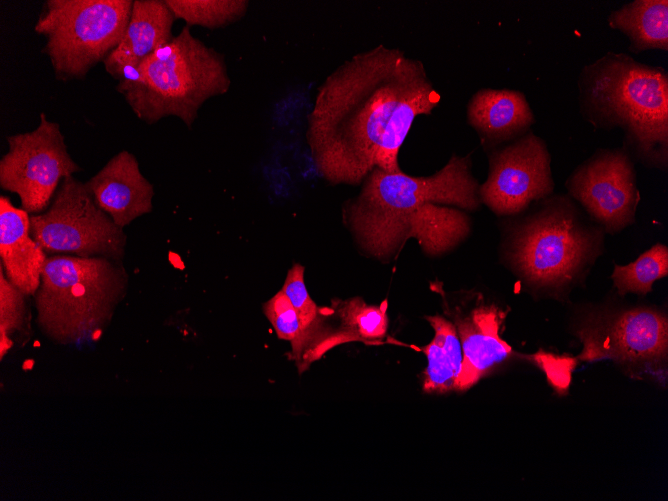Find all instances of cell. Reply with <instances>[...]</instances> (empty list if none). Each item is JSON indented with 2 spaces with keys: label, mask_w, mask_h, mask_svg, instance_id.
<instances>
[{
  "label": "cell",
  "mask_w": 668,
  "mask_h": 501,
  "mask_svg": "<svg viewBox=\"0 0 668 501\" xmlns=\"http://www.w3.org/2000/svg\"><path fill=\"white\" fill-rule=\"evenodd\" d=\"M440 96L421 61L382 44L326 77L308 115L314 164L332 184H358L375 168L402 172L400 148L414 120Z\"/></svg>",
  "instance_id": "cell-1"
},
{
  "label": "cell",
  "mask_w": 668,
  "mask_h": 501,
  "mask_svg": "<svg viewBox=\"0 0 668 501\" xmlns=\"http://www.w3.org/2000/svg\"><path fill=\"white\" fill-rule=\"evenodd\" d=\"M363 181L344 218L359 246L378 259L390 258L411 238L429 255L450 251L471 230L463 210L481 204L469 156L454 154L431 176L375 168Z\"/></svg>",
  "instance_id": "cell-2"
},
{
  "label": "cell",
  "mask_w": 668,
  "mask_h": 501,
  "mask_svg": "<svg viewBox=\"0 0 668 501\" xmlns=\"http://www.w3.org/2000/svg\"><path fill=\"white\" fill-rule=\"evenodd\" d=\"M582 117L595 128H620L625 150L644 164L668 162V74L663 67L608 52L581 70Z\"/></svg>",
  "instance_id": "cell-3"
},
{
  "label": "cell",
  "mask_w": 668,
  "mask_h": 501,
  "mask_svg": "<svg viewBox=\"0 0 668 501\" xmlns=\"http://www.w3.org/2000/svg\"><path fill=\"white\" fill-rule=\"evenodd\" d=\"M230 86L224 56L194 37L186 25L116 89L146 123L175 116L191 128L201 106Z\"/></svg>",
  "instance_id": "cell-4"
},
{
  "label": "cell",
  "mask_w": 668,
  "mask_h": 501,
  "mask_svg": "<svg viewBox=\"0 0 668 501\" xmlns=\"http://www.w3.org/2000/svg\"><path fill=\"white\" fill-rule=\"evenodd\" d=\"M127 280L122 261L48 255L36 291L37 323L60 343L98 340Z\"/></svg>",
  "instance_id": "cell-5"
},
{
  "label": "cell",
  "mask_w": 668,
  "mask_h": 501,
  "mask_svg": "<svg viewBox=\"0 0 668 501\" xmlns=\"http://www.w3.org/2000/svg\"><path fill=\"white\" fill-rule=\"evenodd\" d=\"M511 232L509 259L530 284H571L599 255L601 227L589 225L570 198L547 197Z\"/></svg>",
  "instance_id": "cell-6"
},
{
  "label": "cell",
  "mask_w": 668,
  "mask_h": 501,
  "mask_svg": "<svg viewBox=\"0 0 668 501\" xmlns=\"http://www.w3.org/2000/svg\"><path fill=\"white\" fill-rule=\"evenodd\" d=\"M131 0H47L35 24L60 80L81 79L118 46Z\"/></svg>",
  "instance_id": "cell-7"
},
{
  "label": "cell",
  "mask_w": 668,
  "mask_h": 501,
  "mask_svg": "<svg viewBox=\"0 0 668 501\" xmlns=\"http://www.w3.org/2000/svg\"><path fill=\"white\" fill-rule=\"evenodd\" d=\"M30 234L47 255L122 261L127 244L123 228L98 207L85 183L73 176L62 180L45 211L30 215Z\"/></svg>",
  "instance_id": "cell-8"
},
{
  "label": "cell",
  "mask_w": 668,
  "mask_h": 501,
  "mask_svg": "<svg viewBox=\"0 0 668 501\" xmlns=\"http://www.w3.org/2000/svg\"><path fill=\"white\" fill-rule=\"evenodd\" d=\"M7 142L9 150L0 160V186L17 194L29 214L45 211L62 180L80 170L59 124L42 113L34 130L9 136Z\"/></svg>",
  "instance_id": "cell-9"
},
{
  "label": "cell",
  "mask_w": 668,
  "mask_h": 501,
  "mask_svg": "<svg viewBox=\"0 0 668 501\" xmlns=\"http://www.w3.org/2000/svg\"><path fill=\"white\" fill-rule=\"evenodd\" d=\"M583 349L578 358L611 359L627 365L659 364L667 359L668 321L652 308H632L589 316L577 330Z\"/></svg>",
  "instance_id": "cell-10"
},
{
  "label": "cell",
  "mask_w": 668,
  "mask_h": 501,
  "mask_svg": "<svg viewBox=\"0 0 668 501\" xmlns=\"http://www.w3.org/2000/svg\"><path fill=\"white\" fill-rule=\"evenodd\" d=\"M551 157L542 138L528 131L492 153L479 197L499 216L517 215L554 190Z\"/></svg>",
  "instance_id": "cell-11"
},
{
  "label": "cell",
  "mask_w": 668,
  "mask_h": 501,
  "mask_svg": "<svg viewBox=\"0 0 668 501\" xmlns=\"http://www.w3.org/2000/svg\"><path fill=\"white\" fill-rule=\"evenodd\" d=\"M566 187L607 233L619 232L635 220L639 190L625 149L598 150L574 170Z\"/></svg>",
  "instance_id": "cell-12"
},
{
  "label": "cell",
  "mask_w": 668,
  "mask_h": 501,
  "mask_svg": "<svg viewBox=\"0 0 668 501\" xmlns=\"http://www.w3.org/2000/svg\"><path fill=\"white\" fill-rule=\"evenodd\" d=\"M85 186L94 202L121 228L152 211L154 190L136 157L123 150L113 156Z\"/></svg>",
  "instance_id": "cell-13"
},
{
  "label": "cell",
  "mask_w": 668,
  "mask_h": 501,
  "mask_svg": "<svg viewBox=\"0 0 668 501\" xmlns=\"http://www.w3.org/2000/svg\"><path fill=\"white\" fill-rule=\"evenodd\" d=\"M463 352V366L458 391L476 384L482 377L513 356L500 336L504 314L494 305L477 304L469 312L452 311Z\"/></svg>",
  "instance_id": "cell-14"
},
{
  "label": "cell",
  "mask_w": 668,
  "mask_h": 501,
  "mask_svg": "<svg viewBox=\"0 0 668 501\" xmlns=\"http://www.w3.org/2000/svg\"><path fill=\"white\" fill-rule=\"evenodd\" d=\"M175 18L165 0H135L125 33L104 60L106 71L118 81L130 76L154 51L169 43Z\"/></svg>",
  "instance_id": "cell-15"
},
{
  "label": "cell",
  "mask_w": 668,
  "mask_h": 501,
  "mask_svg": "<svg viewBox=\"0 0 668 501\" xmlns=\"http://www.w3.org/2000/svg\"><path fill=\"white\" fill-rule=\"evenodd\" d=\"M0 257L6 278L24 294L36 293L48 257L30 234V214L0 197Z\"/></svg>",
  "instance_id": "cell-16"
},
{
  "label": "cell",
  "mask_w": 668,
  "mask_h": 501,
  "mask_svg": "<svg viewBox=\"0 0 668 501\" xmlns=\"http://www.w3.org/2000/svg\"><path fill=\"white\" fill-rule=\"evenodd\" d=\"M322 320L313 344L310 361L319 359L331 348L351 341L376 344L385 337L388 328L387 302L366 304L362 298L332 300L322 307Z\"/></svg>",
  "instance_id": "cell-17"
},
{
  "label": "cell",
  "mask_w": 668,
  "mask_h": 501,
  "mask_svg": "<svg viewBox=\"0 0 668 501\" xmlns=\"http://www.w3.org/2000/svg\"><path fill=\"white\" fill-rule=\"evenodd\" d=\"M467 120L485 144L516 139L530 130L534 114L525 95L517 90L484 88L467 105Z\"/></svg>",
  "instance_id": "cell-18"
},
{
  "label": "cell",
  "mask_w": 668,
  "mask_h": 501,
  "mask_svg": "<svg viewBox=\"0 0 668 501\" xmlns=\"http://www.w3.org/2000/svg\"><path fill=\"white\" fill-rule=\"evenodd\" d=\"M608 25L629 39V51L668 50V1L634 0L612 11Z\"/></svg>",
  "instance_id": "cell-19"
},
{
  "label": "cell",
  "mask_w": 668,
  "mask_h": 501,
  "mask_svg": "<svg viewBox=\"0 0 668 501\" xmlns=\"http://www.w3.org/2000/svg\"><path fill=\"white\" fill-rule=\"evenodd\" d=\"M434 329L433 340L420 348L427 358L423 373L426 393L457 390L463 366V352L454 324L442 316H426Z\"/></svg>",
  "instance_id": "cell-20"
},
{
  "label": "cell",
  "mask_w": 668,
  "mask_h": 501,
  "mask_svg": "<svg viewBox=\"0 0 668 501\" xmlns=\"http://www.w3.org/2000/svg\"><path fill=\"white\" fill-rule=\"evenodd\" d=\"M668 275V249L655 244L642 253L634 262L615 265L612 279L619 294L645 295L652 291L653 283Z\"/></svg>",
  "instance_id": "cell-21"
},
{
  "label": "cell",
  "mask_w": 668,
  "mask_h": 501,
  "mask_svg": "<svg viewBox=\"0 0 668 501\" xmlns=\"http://www.w3.org/2000/svg\"><path fill=\"white\" fill-rule=\"evenodd\" d=\"M175 19L187 26L216 29L230 25L245 16L246 0H165Z\"/></svg>",
  "instance_id": "cell-22"
},
{
  "label": "cell",
  "mask_w": 668,
  "mask_h": 501,
  "mask_svg": "<svg viewBox=\"0 0 668 501\" xmlns=\"http://www.w3.org/2000/svg\"><path fill=\"white\" fill-rule=\"evenodd\" d=\"M281 290L294 307L304 330V337L300 348L293 355V359L296 360L302 351L310 330L317 324L320 318L321 309L311 299L304 282V267L298 263H295L288 270Z\"/></svg>",
  "instance_id": "cell-23"
},
{
  "label": "cell",
  "mask_w": 668,
  "mask_h": 501,
  "mask_svg": "<svg viewBox=\"0 0 668 501\" xmlns=\"http://www.w3.org/2000/svg\"><path fill=\"white\" fill-rule=\"evenodd\" d=\"M263 311L277 336L291 342L293 356L300 348L304 330L294 307L284 292L280 290L264 303Z\"/></svg>",
  "instance_id": "cell-24"
},
{
  "label": "cell",
  "mask_w": 668,
  "mask_h": 501,
  "mask_svg": "<svg viewBox=\"0 0 668 501\" xmlns=\"http://www.w3.org/2000/svg\"><path fill=\"white\" fill-rule=\"evenodd\" d=\"M0 294V338L1 356H3L12 345L9 334L22 328L24 318V293L6 278L2 268L0 272Z\"/></svg>",
  "instance_id": "cell-25"
},
{
  "label": "cell",
  "mask_w": 668,
  "mask_h": 501,
  "mask_svg": "<svg viewBox=\"0 0 668 501\" xmlns=\"http://www.w3.org/2000/svg\"><path fill=\"white\" fill-rule=\"evenodd\" d=\"M33 364H34V362H33L32 360H27V361H25V363L23 364L22 368H23L24 370H30V369H32Z\"/></svg>",
  "instance_id": "cell-26"
}]
</instances>
